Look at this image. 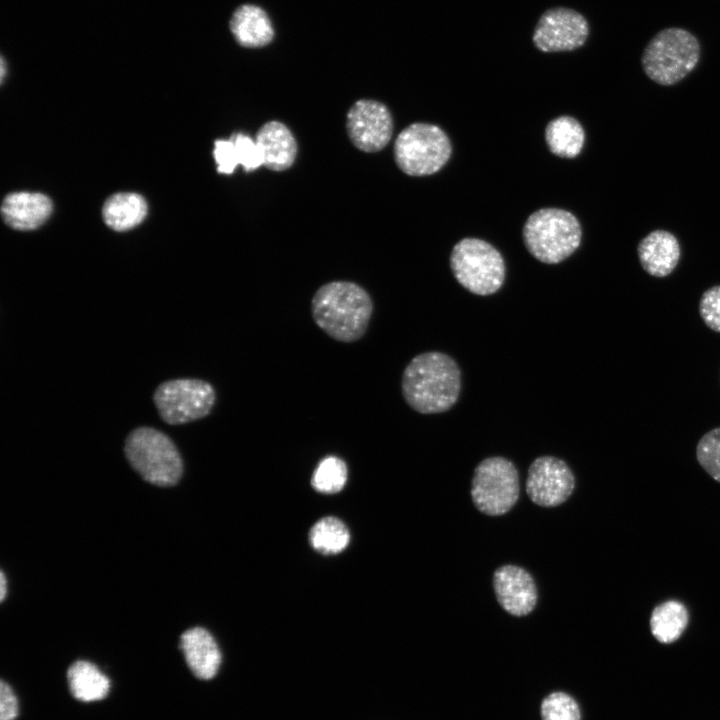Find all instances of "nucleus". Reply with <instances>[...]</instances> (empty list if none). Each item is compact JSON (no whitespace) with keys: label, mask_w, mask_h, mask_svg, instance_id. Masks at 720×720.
<instances>
[{"label":"nucleus","mask_w":720,"mask_h":720,"mask_svg":"<svg viewBox=\"0 0 720 720\" xmlns=\"http://www.w3.org/2000/svg\"><path fill=\"white\" fill-rule=\"evenodd\" d=\"M6 593H7V581H6L3 571H1V574H0V600H1V602L4 600Z\"/></svg>","instance_id":"7c9ffc66"},{"label":"nucleus","mask_w":720,"mask_h":720,"mask_svg":"<svg viewBox=\"0 0 720 720\" xmlns=\"http://www.w3.org/2000/svg\"><path fill=\"white\" fill-rule=\"evenodd\" d=\"M525 488L534 504L545 508L556 507L573 493L575 477L562 459L540 456L529 466Z\"/></svg>","instance_id":"9b49d317"},{"label":"nucleus","mask_w":720,"mask_h":720,"mask_svg":"<svg viewBox=\"0 0 720 720\" xmlns=\"http://www.w3.org/2000/svg\"><path fill=\"white\" fill-rule=\"evenodd\" d=\"M124 454L130 466L150 484L176 485L183 474V461L173 440L164 432L139 426L126 437Z\"/></svg>","instance_id":"7ed1b4c3"},{"label":"nucleus","mask_w":720,"mask_h":720,"mask_svg":"<svg viewBox=\"0 0 720 720\" xmlns=\"http://www.w3.org/2000/svg\"><path fill=\"white\" fill-rule=\"evenodd\" d=\"M699 313L708 328L720 333V285L712 286L702 294Z\"/></svg>","instance_id":"cd10ccee"},{"label":"nucleus","mask_w":720,"mask_h":720,"mask_svg":"<svg viewBox=\"0 0 720 720\" xmlns=\"http://www.w3.org/2000/svg\"><path fill=\"white\" fill-rule=\"evenodd\" d=\"M373 309L370 294L352 281L325 283L311 300L315 324L330 338L342 343L358 341L365 335Z\"/></svg>","instance_id":"f03ea898"},{"label":"nucleus","mask_w":720,"mask_h":720,"mask_svg":"<svg viewBox=\"0 0 720 720\" xmlns=\"http://www.w3.org/2000/svg\"><path fill=\"white\" fill-rule=\"evenodd\" d=\"M493 588L499 605L512 616H526L537 604L535 581L522 567L507 564L497 568L493 574Z\"/></svg>","instance_id":"ddd939ff"},{"label":"nucleus","mask_w":720,"mask_h":720,"mask_svg":"<svg viewBox=\"0 0 720 720\" xmlns=\"http://www.w3.org/2000/svg\"><path fill=\"white\" fill-rule=\"evenodd\" d=\"M589 26L577 11L558 7L547 10L539 19L534 34L535 46L543 52L575 50L587 40Z\"/></svg>","instance_id":"f8f14e48"},{"label":"nucleus","mask_w":720,"mask_h":720,"mask_svg":"<svg viewBox=\"0 0 720 720\" xmlns=\"http://www.w3.org/2000/svg\"><path fill=\"white\" fill-rule=\"evenodd\" d=\"M696 459L706 473L720 483V427L706 432L696 446Z\"/></svg>","instance_id":"a878e982"},{"label":"nucleus","mask_w":720,"mask_h":720,"mask_svg":"<svg viewBox=\"0 0 720 720\" xmlns=\"http://www.w3.org/2000/svg\"><path fill=\"white\" fill-rule=\"evenodd\" d=\"M402 396L414 411L436 414L451 409L461 391V371L456 361L439 351L413 357L401 377Z\"/></svg>","instance_id":"f257e3e1"},{"label":"nucleus","mask_w":720,"mask_h":720,"mask_svg":"<svg viewBox=\"0 0 720 720\" xmlns=\"http://www.w3.org/2000/svg\"><path fill=\"white\" fill-rule=\"evenodd\" d=\"M545 140L554 155L562 158H575L584 146V128L578 120L571 116H559L547 124Z\"/></svg>","instance_id":"412c9836"},{"label":"nucleus","mask_w":720,"mask_h":720,"mask_svg":"<svg viewBox=\"0 0 720 720\" xmlns=\"http://www.w3.org/2000/svg\"><path fill=\"white\" fill-rule=\"evenodd\" d=\"M18 715V701L11 686L0 682V720H15Z\"/></svg>","instance_id":"c756f323"},{"label":"nucleus","mask_w":720,"mask_h":720,"mask_svg":"<svg viewBox=\"0 0 720 720\" xmlns=\"http://www.w3.org/2000/svg\"><path fill=\"white\" fill-rule=\"evenodd\" d=\"M347 481V466L336 456L323 458L316 467L311 484L317 491L325 494L339 492Z\"/></svg>","instance_id":"b1692460"},{"label":"nucleus","mask_w":720,"mask_h":720,"mask_svg":"<svg viewBox=\"0 0 720 720\" xmlns=\"http://www.w3.org/2000/svg\"><path fill=\"white\" fill-rule=\"evenodd\" d=\"M5 75V62L4 59H1V81H3Z\"/></svg>","instance_id":"2f4dec72"},{"label":"nucleus","mask_w":720,"mask_h":720,"mask_svg":"<svg viewBox=\"0 0 720 720\" xmlns=\"http://www.w3.org/2000/svg\"><path fill=\"white\" fill-rule=\"evenodd\" d=\"M179 647L191 672L199 679L213 678L221 664V652L209 631L193 627L180 636Z\"/></svg>","instance_id":"2eb2a0df"},{"label":"nucleus","mask_w":720,"mask_h":720,"mask_svg":"<svg viewBox=\"0 0 720 720\" xmlns=\"http://www.w3.org/2000/svg\"><path fill=\"white\" fill-rule=\"evenodd\" d=\"M69 690L82 702L104 699L110 690V680L98 667L85 660L73 662L67 670Z\"/></svg>","instance_id":"6ab92c4d"},{"label":"nucleus","mask_w":720,"mask_h":720,"mask_svg":"<svg viewBox=\"0 0 720 720\" xmlns=\"http://www.w3.org/2000/svg\"><path fill=\"white\" fill-rule=\"evenodd\" d=\"M637 254L642 268L649 275L662 278L676 268L681 255L675 235L666 230H654L640 240Z\"/></svg>","instance_id":"4468645a"},{"label":"nucleus","mask_w":720,"mask_h":720,"mask_svg":"<svg viewBox=\"0 0 720 720\" xmlns=\"http://www.w3.org/2000/svg\"><path fill=\"white\" fill-rule=\"evenodd\" d=\"M452 147L447 134L438 126L416 122L404 128L394 142V159L409 176L438 172L449 160Z\"/></svg>","instance_id":"0eeeda50"},{"label":"nucleus","mask_w":720,"mask_h":720,"mask_svg":"<svg viewBox=\"0 0 720 720\" xmlns=\"http://www.w3.org/2000/svg\"><path fill=\"white\" fill-rule=\"evenodd\" d=\"M230 29L237 42L249 48L267 45L273 38L268 15L255 5H242L233 14Z\"/></svg>","instance_id":"a211bd4d"},{"label":"nucleus","mask_w":720,"mask_h":720,"mask_svg":"<svg viewBox=\"0 0 720 720\" xmlns=\"http://www.w3.org/2000/svg\"><path fill=\"white\" fill-rule=\"evenodd\" d=\"M346 131L351 143L366 153L381 151L393 133L392 115L379 101L360 99L348 110Z\"/></svg>","instance_id":"9d476101"},{"label":"nucleus","mask_w":720,"mask_h":720,"mask_svg":"<svg viewBox=\"0 0 720 720\" xmlns=\"http://www.w3.org/2000/svg\"><path fill=\"white\" fill-rule=\"evenodd\" d=\"M581 225L571 212L560 208H542L533 212L523 226V241L528 252L540 262L557 264L579 247Z\"/></svg>","instance_id":"39448f33"},{"label":"nucleus","mask_w":720,"mask_h":720,"mask_svg":"<svg viewBox=\"0 0 720 720\" xmlns=\"http://www.w3.org/2000/svg\"><path fill=\"white\" fill-rule=\"evenodd\" d=\"M689 611L679 600L669 599L656 605L649 626L653 637L662 644L676 642L689 624Z\"/></svg>","instance_id":"aec40b11"},{"label":"nucleus","mask_w":720,"mask_h":720,"mask_svg":"<svg viewBox=\"0 0 720 720\" xmlns=\"http://www.w3.org/2000/svg\"><path fill=\"white\" fill-rule=\"evenodd\" d=\"M5 222L16 230H33L41 226L52 212L51 200L44 194L15 192L2 203Z\"/></svg>","instance_id":"f3484780"},{"label":"nucleus","mask_w":720,"mask_h":720,"mask_svg":"<svg viewBox=\"0 0 720 720\" xmlns=\"http://www.w3.org/2000/svg\"><path fill=\"white\" fill-rule=\"evenodd\" d=\"M163 422L187 424L207 417L216 402L213 385L198 378H176L160 383L152 397Z\"/></svg>","instance_id":"6e6552de"},{"label":"nucleus","mask_w":720,"mask_h":720,"mask_svg":"<svg viewBox=\"0 0 720 720\" xmlns=\"http://www.w3.org/2000/svg\"><path fill=\"white\" fill-rule=\"evenodd\" d=\"M309 540L316 551L323 554H336L348 546L350 533L341 520L335 517H325L312 526Z\"/></svg>","instance_id":"5701e85b"},{"label":"nucleus","mask_w":720,"mask_h":720,"mask_svg":"<svg viewBox=\"0 0 720 720\" xmlns=\"http://www.w3.org/2000/svg\"><path fill=\"white\" fill-rule=\"evenodd\" d=\"M700 55L701 46L695 35L680 27H668L648 42L641 56V65L653 82L671 86L694 70Z\"/></svg>","instance_id":"20e7f679"},{"label":"nucleus","mask_w":720,"mask_h":720,"mask_svg":"<svg viewBox=\"0 0 720 720\" xmlns=\"http://www.w3.org/2000/svg\"><path fill=\"white\" fill-rule=\"evenodd\" d=\"M470 493L475 507L483 514H506L519 499L517 468L501 456L483 459L474 470Z\"/></svg>","instance_id":"1a4fd4ad"},{"label":"nucleus","mask_w":720,"mask_h":720,"mask_svg":"<svg viewBox=\"0 0 720 720\" xmlns=\"http://www.w3.org/2000/svg\"><path fill=\"white\" fill-rule=\"evenodd\" d=\"M213 156L217 164V172L221 174H232L239 164L235 146L231 139L216 140Z\"/></svg>","instance_id":"c85d7f7f"},{"label":"nucleus","mask_w":720,"mask_h":720,"mask_svg":"<svg viewBox=\"0 0 720 720\" xmlns=\"http://www.w3.org/2000/svg\"><path fill=\"white\" fill-rule=\"evenodd\" d=\"M542 720H581V709L578 702L568 693L554 691L541 702Z\"/></svg>","instance_id":"393cba45"},{"label":"nucleus","mask_w":720,"mask_h":720,"mask_svg":"<svg viewBox=\"0 0 720 720\" xmlns=\"http://www.w3.org/2000/svg\"><path fill=\"white\" fill-rule=\"evenodd\" d=\"M147 214L145 199L136 193H117L104 204L103 218L106 224L116 230H129L140 224Z\"/></svg>","instance_id":"4be33fe9"},{"label":"nucleus","mask_w":720,"mask_h":720,"mask_svg":"<svg viewBox=\"0 0 720 720\" xmlns=\"http://www.w3.org/2000/svg\"><path fill=\"white\" fill-rule=\"evenodd\" d=\"M235 146L239 164L244 171L251 172L263 165V158L260 149L250 136L243 133H235L230 138Z\"/></svg>","instance_id":"bb28decb"},{"label":"nucleus","mask_w":720,"mask_h":720,"mask_svg":"<svg viewBox=\"0 0 720 720\" xmlns=\"http://www.w3.org/2000/svg\"><path fill=\"white\" fill-rule=\"evenodd\" d=\"M449 261L458 283L475 295L494 294L504 283V259L493 245L482 239L460 240L453 247Z\"/></svg>","instance_id":"423d86ee"},{"label":"nucleus","mask_w":720,"mask_h":720,"mask_svg":"<svg viewBox=\"0 0 720 720\" xmlns=\"http://www.w3.org/2000/svg\"><path fill=\"white\" fill-rule=\"evenodd\" d=\"M263 165L272 171L289 169L297 155V143L291 130L282 122L271 120L264 123L256 134Z\"/></svg>","instance_id":"dca6fc26"}]
</instances>
